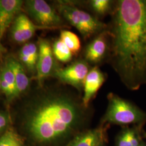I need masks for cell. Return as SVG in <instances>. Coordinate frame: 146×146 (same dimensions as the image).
<instances>
[{"instance_id":"ac0fdd59","label":"cell","mask_w":146,"mask_h":146,"mask_svg":"<svg viewBox=\"0 0 146 146\" xmlns=\"http://www.w3.org/2000/svg\"><path fill=\"white\" fill-rule=\"evenodd\" d=\"M114 2L110 0H91L88 1L91 11L99 16H104L113 11Z\"/></svg>"},{"instance_id":"2e32d148","label":"cell","mask_w":146,"mask_h":146,"mask_svg":"<svg viewBox=\"0 0 146 146\" xmlns=\"http://www.w3.org/2000/svg\"><path fill=\"white\" fill-rule=\"evenodd\" d=\"M70 50L74 55H77L81 50V42L78 37L72 31L63 30L61 31L60 38Z\"/></svg>"},{"instance_id":"ffe728a7","label":"cell","mask_w":146,"mask_h":146,"mask_svg":"<svg viewBox=\"0 0 146 146\" xmlns=\"http://www.w3.org/2000/svg\"><path fill=\"white\" fill-rule=\"evenodd\" d=\"M117 146H131L128 136V129L123 131L119 136L117 140Z\"/></svg>"},{"instance_id":"ba28073f","label":"cell","mask_w":146,"mask_h":146,"mask_svg":"<svg viewBox=\"0 0 146 146\" xmlns=\"http://www.w3.org/2000/svg\"><path fill=\"white\" fill-rule=\"evenodd\" d=\"M110 38L108 28L94 37L86 46L84 51V60L89 64L96 65L102 62L109 55Z\"/></svg>"},{"instance_id":"9c48e42d","label":"cell","mask_w":146,"mask_h":146,"mask_svg":"<svg viewBox=\"0 0 146 146\" xmlns=\"http://www.w3.org/2000/svg\"><path fill=\"white\" fill-rule=\"evenodd\" d=\"M44 29L34 24L25 14H20L14 19L11 28V36L17 43H25L34 36L38 29Z\"/></svg>"},{"instance_id":"8992f818","label":"cell","mask_w":146,"mask_h":146,"mask_svg":"<svg viewBox=\"0 0 146 146\" xmlns=\"http://www.w3.org/2000/svg\"><path fill=\"white\" fill-rule=\"evenodd\" d=\"M89 67V64L85 60L80 59L66 68H58L52 76L63 84L81 91L84 88L85 79L90 69Z\"/></svg>"},{"instance_id":"d6986e66","label":"cell","mask_w":146,"mask_h":146,"mask_svg":"<svg viewBox=\"0 0 146 146\" xmlns=\"http://www.w3.org/2000/svg\"><path fill=\"white\" fill-rule=\"evenodd\" d=\"M14 135L13 132H6L0 138V146H11Z\"/></svg>"},{"instance_id":"5b68a950","label":"cell","mask_w":146,"mask_h":146,"mask_svg":"<svg viewBox=\"0 0 146 146\" xmlns=\"http://www.w3.org/2000/svg\"><path fill=\"white\" fill-rule=\"evenodd\" d=\"M25 8L37 26L42 27L44 29L66 27L62 17L45 1H27L25 2Z\"/></svg>"},{"instance_id":"484cf974","label":"cell","mask_w":146,"mask_h":146,"mask_svg":"<svg viewBox=\"0 0 146 146\" xmlns=\"http://www.w3.org/2000/svg\"><path fill=\"white\" fill-rule=\"evenodd\" d=\"M99 146H104V143H101V145H100Z\"/></svg>"},{"instance_id":"9a60e30c","label":"cell","mask_w":146,"mask_h":146,"mask_svg":"<svg viewBox=\"0 0 146 146\" xmlns=\"http://www.w3.org/2000/svg\"><path fill=\"white\" fill-rule=\"evenodd\" d=\"M1 72V90L5 94L8 99H12L18 96L15 79L11 69L5 63Z\"/></svg>"},{"instance_id":"7402d4cb","label":"cell","mask_w":146,"mask_h":146,"mask_svg":"<svg viewBox=\"0 0 146 146\" xmlns=\"http://www.w3.org/2000/svg\"><path fill=\"white\" fill-rule=\"evenodd\" d=\"M9 118L7 115L0 113V131L4 129L8 125Z\"/></svg>"},{"instance_id":"277c9868","label":"cell","mask_w":146,"mask_h":146,"mask_svg":"<svg viewBox=\"0 0 146 146\" xmlns=\"http://www.w3.org/2000/svg\"><path fill=\"white\" fill-rule=\"evenodd\" d=\"M107 98L108 106L102 123L125 125L146 120V113L129 101L112 93L108 94Z\"/></svg>"},{"instance_id":"5bb4252c","label":"cell","mask_w":146,"mask_h":146,"mask_svg":"<svg viewBox=\"0 0 146 146\" xmlns=\"http://www.w3.org/2000/svg\"><path fill=\"white\" fill-rule=\"evenodd\" d=\"M19 56L21 63L31 73L36 72L38 48L34 43H27L22 47Z\"/></svg>"},{"instance_id":"8fae6325","label":"cell","mask_w":146,"mask_h":146,"mask_svg":"<svg viewBox=\"0 0 146 146\" xmlns=\"http://www.w3.org/2000/svg\"><path fill=\"white\" fill-rule=\"evenodd\" d=\"M23 3L21 0H0V40L21 10Z\"/></svg>"},{"instance_id":"3957f363","label":"cell","mask_w":146,"mask_h":146,"mask_svg":"<svg viewBox=\"0 0 146 146\" xmlns=\"http://www.w3.org/2000/svg\"><path fill=\"white\" fill-rule=\"evenodd\" d=\"M57 9L63 19L74 27L84 39L108 29L107 25L98 17L79 9L72 2H58Z\"/></svg>"},{"instance_id":"e0dca14e","label":"cell","mask_w":146,"mask_h":146,"mask_svg":"<svg viewBox=\"0 0 146 146\" xmlns=\"http://www.w3.org/2000/svg\"><path fill=\"white\" fill-rule=\"evenodd\" d=\"M52 48L54 55L58 61L66 63L72 60L73 53L60 39L54 42Z\"/></svg>"},{"instance_id":"30bf717a","label":"cell","mask_w":146,"mask_h":146,"mask_svg":"<svg viewBox=\"0 0 146 146\" xmlns=\"http://www.w3.org/2000/svg\"><path fill=\"white\" fill-rule=\"evenodd\" d=\"M106 76L98 66L90 69L84 83V96L82 99L84 106L88 107L92 99L105 81Z\"/></svg>"},{"instance_id":"603a6c76","label":"cell","mask_w":146,"mask_h":146,"mask_svg":"<svg viewBox=\"0 0 146 146\" xmlns=\"http://www.w3.org/2000/svg\"><path fill=\"white\" fill-rule=\"evenodd\" d=\"M11 146H21V142L19 138L14 135Z\"/></svg>"},{"instance_id":"d4e9b609","label":"cell","mask_w":146,"mask_h":146,"mask_svg":"<svg viewBox=\"0 0 146 146\" xmlns=\"http://www.w3.org/2000/svg\"><path fill=\"white\" fill-rule=\"evenodd\" d=\"M1 90V72H0V90Z\"/></svg>"},{"instance_id":"7c38bea8","label":"cell","mask_w":146,"mask_h":146,"mask_svg":"<svg viewBox=\"0 0 146 146\" xmlns=\"http://www.w3.org/2000/svg\"><path fill=\"white\" fill-rule=\"evenodd\" d=\"M104 139V129L99 128L78 134L66 146H99Z\"/></svg>"},{"instance_id":"4fadbf2b","label":"cell","mask_w":146,"mask_h":146,"mask_svg":"<svg viewBox=\"0 0 146 146\" xmlns=\"http://www.w3.org/2000/svg\"><path fill=\"white\" fill-rule=\"evenodd\" d=\"M5 63L13 73L19 95L27 89L29 85V79L27 76L23 64L15 58H8Z\"/></svg>"},{"instance_id":"7a4b0ae2","label":"cell","mask_w":146,"mask_h":146,"mask_svg":"<svg viewBox=\"0 0 146 146\" xmlns=\"http://www.w3.org/2000/svg\"><path fill=\"white\" fill-rule=\"evenodd\" d=\"M86 108L70 95L47 92L32 110L29 125L38 141H52L78 129L87 117Z\"/></svg>"},{"instance_id":"44dd1931","label":"cell","mask_w":146,"mask_h":146,"mask_svg":"<svg viewBox=\"0 0 146 146\" xmlns=\"http://www.w3.org/2000/svg\"><path fill=\"white\" fill-rule=\"evenodd\" d=\"M128 133L131 146H140V145L136 134L135 131L133 129H128Z\"/></svg>"},{"instance_id":"52a82bcc","label":"cell","mask_w":146,"mask_h":146,"mask_svg":"<svg viewBox=\"0 0 146 146\" xmlns=\"http://www.w3.org/2000/svg\"><path fill=\"white\" fill-rule=\"evenodd\" d=\"M38 48V57L35 79L41 83L45 78L52 76L58 67L56 65L52 47L47 40L39 38Z\"/></svg>"},{"instance_id":"cb8c5ba5","label":"cell","mask_w":146,"mask_h":146,"mask_svg":"<svg viewBox=\"0 0 146 146\" xmlns=\"http://www.w3.org/2000/svg\"><path fill=\"white\" fill-rule=\"evenodd\" d=\"M7 52V49L5 47L3 46L2 43H1V40H0V58H1L3 55Z\"/></svg>"},{"instance_id":"4316f807","label":"cell","mask_w":146,"mask_h":146,"mask_svg":"<svg viewBox=\"0 0 146 146\" xmlns=\"http://www.w3.org/2000/svg\"><path fill=\"white\" fill-rule=\"evenodd\" d=\"M144 135H145V137L146 138V133H144Z\"/></svg>"},{"instance_id":"6da1fadb","label":"cell","mask_w":146,"mask_h":146,"mask_svg":"<svg viewBox=\"0 0 146 146\" xmlns=\"http://www.w3.org/2000/svg\"><path fill=\"white\" fill-rule=\"evenodd\" d=\"M110 63L127 88L146 84V0L115 3L108 29Z\"/></svg>"}]
</instances>
